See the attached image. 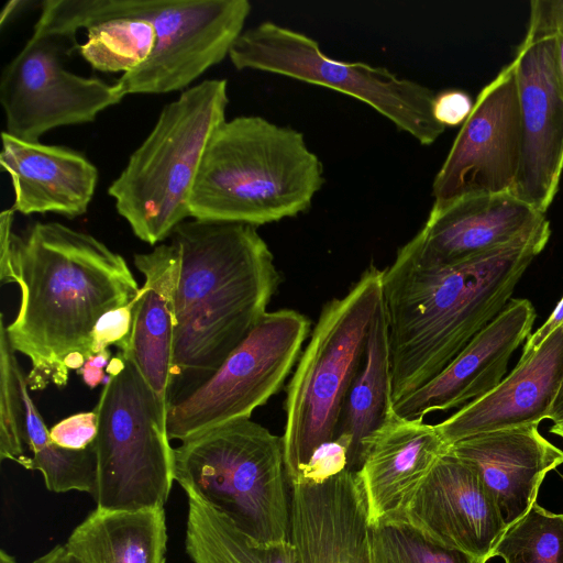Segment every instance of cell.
<instances>
[{
    "mask_svg": "<svg viewBox=\"0 0 563 563\" xmlns=\"http://www.w3.org/2000/svg\"><path fill=\"white\" fill-rule=\"evenodd\" d=\"M250 13L247 0H47L42 20L48 32L75 40L80 29L125 14L148 19L156 44L114 84L124 98L189 88L229 56Z\"/></svg>",
    "mask_w": 563,
    "mask_h": 563,
    "instance_id": "5b68a950",
    "label": "cell"
},
{
    "mask_svg": "<svg viewBox=\"0 0 563 563\" xmlns=\"http://www.w3.org/2000/svg\"><path fill=\"white\" fill-rule=\"evenodd\" d=\"M26 378L22 384L24 407V440L32 452L33 470L38 471L49 492L67 493L71 490L95 494L97 482V461L93 445L80 451L63 449L56 445L49 435L32 397Z\"/></svg>",
    "mask_w": 563,
    "mask_h": 563,
    "instance_id": "4316f807",
    "label": "cell"
},
{
    "mask_svg": "<svg viewBox=\"0 0 563 563\" xmlns=\"http://www.w3.org/2000/svg\"><path fill=\"white\" fill-rule=\"evenodd\" d=\"M505 563H563V514L537 501L509 526L493 551Z\"/></svg>",
    "mask_w": 563,
    "mask_h": 563,
    "instance_id": "f1b7e54d",
    "label": "cell"
},
{
    "mask_svg": "<svg viewBox=\"0 0 563 563\" xmlns=\"http://www.w3.org/2000/svg\"><path fill=\"white\" fill-rule=\"evenodd\" d=\"M563 380V327L530 355L520 356L510 374L489 393L437 423L449 445L489 431L539 424Z\"/></svg>",
    "mask_w": 563,
    "mask_h": 563,
    "instance_id": "ffe728a7",
    "label": "cell"
},
{
    "mask_svg": "<svg viewBox=\"0 0 563 563\" xmlns=\"http://www.w3.org/2000/svg\"><path fill=\"white\" fill-rule=\"evenodd\" d=\"M530 21L551 33L554 40V54L556 71L563 88V30L554 27L543 21L533 10L530 9Z\"/></svg>",
    "mask_w": 563,
    "mask_h": 563,
    "instance_id": "74e56055",
    "label": "cell"
},
{
    "mask_svg": "<svg viewBox=\"0 0 563 563\" xmlns=\"http://www.w3.org/2000/svg\"><path fill=\"white\" fill-rule=\"evenodd\" d=\"M428 540L486 563L507 529L477 471L449 451L396 520Z\"/></svg>",
    "mask_w": 563,
    "mask_h": 563,
    "instance_id": "9a60e30c",
    "label": "cell"
},
{
    "mask_svg": "<svg viewBox=\"0 0 563 563\" xmlns=\"http://www.w3.org/2000/svg\"><path fill=\"white\" fill-rule=\"evenodd\" d=\"M371 563H481L461 551L441 547L402 521L371 528Z\"/></svg>",
    "mask_w": 563,
    "mask_h": 563,
    "instance_id": "4dcf8cb0",
    "label": "cell"
},
{
    "mask_svg": "<svg viewBox=\"0 0 563 563\" xmlns=\"http://www.w3.org/2000/svg\"><path fill=\"white\" fill-rule=\"evenodd\" d=\"M14 212L0 213V279L21 291L8 340L31 362L30 390L64 387L65 360L90 357L99 318L134 299L140 287L125 258L93 235L58 222H35L16 234Z\"/></svg>",
    "mask_w": 563,
    "mask_h": 563,
    "instance_id": "6da1fadb",
    "label": "cell"
},
{
    "mask_svg": "<svg viewBox=\"0 0 563 563\" xmlns=\"http://www.w3.org/2000/svg\"><path fill=\"white\" fill-rule=\"evenodd\" d=\"M521 158V110L512 59L478 93L432 183L434 200L511 191Z\"/></svg>",
    "mask_w": 563,
    "mask_h": 563,
    "instance_id": "4fadbf2b",
    "label": "cell"
},
{
    "mask_svg": "<svg viewBox=\"0 0 563 563\" xmlns=\"http://www.w3.org/2000/svg\"><path fill=\"white\" fill-rule=\"evenodd\" d=\"M1 169L14 192L12 209L24 216L76 218L88 211L98 184L97 167L81 153L1 133Z\"/></svg>",
    "mask_w": 563,
    "mask_h": 563,
    "instance_id": "7402d4cb",
    "label": "cell"
},
{
    "mask_svg": "<svg viewBox=\"0 0 563 563\" xmlns=\"http://www.w3.org/2000/svg\"><path fill=\"white\" fill-rule=\"evenodd\" d=\"M24 1L12 0L7 2V4L2 9V13L0 15V25L3 26L5 21L10 19L19 9L21 4H24Z\"/></svg>",
    "mask_w": 563,
    "mask_h": 563,
    "instance_id": "60d3db41",
    "label": "cell"
},
{
    "mask_svg": "<svg viewBox=\"0 0 563 563\" xmlns=\"http://www.w3.org/2000/svg\"><path fill=\"white\" fill-rule=\"evenodd\" d=\"M0 563H18L15 559L4 550L0 551Z\"/></svg>",
    "mask_w": 563,
    "mask_h": 563,
    "instance_id": "7bdbcfd3",
    "label": "cell"
},
{
    "mask_svg": "<svg viewBox=\"0 0 563 563\" xmlns=\"http://www.w3.org/2000/svg\"><path fill=\"white\" fill-rule=\"evenodd\" d=\"M530 9L548 24L563 30V0H533Z\"/></svg>",
    "mask_w": 563,
    "mask_h": 563,
    "instance_id": "8d00e7d4",
    "label": "cell"
},
{
    "mask_svg": "<svg viewBox=\"0 0 563 563\" xmlns=\"http://www.w3.org/2000/svg\"><path fill=\"white\" fill-rule=\"evenodd\" d=\"M229 58L239 70L276 74L357 99L422 145L446 129L433 115L437 93L429 87L383 67L329 57L314 38L272 21L243 31Z\"/></svg>",
    "mask_w": 563,
    "mask_h": 563,
    "instance_id": "30bf717a",
    "label": "cell"
},
{
    "mask_svg": "<svg viewBox=\"0 0 563 563\" xmlns=\"http://www.w3.org/2000/svg\"><path fill=\"white\" fill-rule=\"evenodd\" d=\"M473 103L467 93L461 90H445L435 95L433 115L442 125L453 126L463 123Z\"/></svg>",
    "mask_w": 563,
    "mask_h": 563,
    "instance_id": "836d02e7",
    "label": "cell"
},
{
    "mask_svg": "<svg viewBox=\"0 0 563 563\" xmlns=\"http://www.w3.org/2000/svg\"><path fill=\"white\" fill-rule=\"evenodd\" d=\"M550 432L563 439V419L553 422L552 427L550 428Z\"/></svg>",
    "mask_w": 563,
    "mask_h": 563,
    "instance_id": "b9f144b4",
    "label": "cell"
},
{
    "mask_svg": "<svg viewBox=\"0 0 563 563\" xmlns=\"http://www.w3.org/2000/svg\"><path fill=\"white\" fill-rule=\"evenodd\" d=\"M169 239L179 255L172 395L208 377L246 338L280 276L255 227L192 219Z\"/></svg>",
    "mask_w": 563,
    "mask_h": 563,
    "instance_id": "3957f363",
    "label": "cell"
},
{
    "mask_svg": "<svg viewBox=\"0 0 563 563\" xmlns=\"http://www.w3.org/2000/svg\"><path fill=\"white\" fill-rule=\"evenodd\" d=\"M561 389H563V380H562V383H561V386H560V389H559V390H561ZM558 393H559V391H558Z\"/></svg>",
    "mask_w": 563,
    "mask_h": 563,
    "instance_id": "ee69618b",
    "label": "cell"
},
{
    "mask_svg": "<svg viewBox=\"0 0 563 563\" xmlns=\"http://www.w3.org/2000/svg\"><path fill=\"white\" fill-rule=\"evenodd\" d=\"M553 422L563 419V389L559 390L548 415Z\"/></svg>",
    "mask_w": 563,
    "mask_h": 563,
    "instance_id": "ab89813d",
    "label": "cell"
},
{
    "mask_svg": "<svg viewBox=\"0 0 563 563\" xmlns=\"http://www.w3.org/2000/svg\"><path fill=\"white\" fill-rule=\"evenodd\" d=\"M545 218L511 191L434 200L421 230L398 252L423 266H450L514 240Z\"/></svg>",
    "mask_w": 563,
    "mask_h": 563,
    "instance_id": "2e32d148",
    "label": "cell"
},
{
    "mask_svg": "<svg viewBox=\"0 0 563 563\" xmlns=\"http://www.w3.org/2000/svg\"><path fill=\"white\" fill-rule=\"evenodd\" d=\"M98 429L96 411L69 416L49 429L52 441L67 450L80 451L92 445Z\"/></svg>",
    "mask_w": 563,
    "mask_h": 563,
    "instance_id": "d6a6232c",
    "label": "cell"
},
{
    "mask_svg": "<svg viewBox=\"0 0 563 563\" xmlns=\"http://www.w3.org/2000/svg\"><path fill=\"white\" fill-rule=\"evenodd\" d=\"M382 278L383 271L371 265L343 297L321 309L287 387L282 439L288 482L318 446L336 437L382 301Z\"/></svg>",
    "mask_w": 563,
    "mask_h": 563,
    "instance_id": "ba28073f",
    "label": "cell"
},
{
    "mask_svg": "<svg viewBox=\"0 0 563 563\" xmlns=\"http://www.w3.org/2000/svg\"><path fill=\"white\" fill-rule=\"evenodd\" d=\"M514 60L521 110V158L511 192L545 214L563 174V88L551 33L529 20Z\"/></svg>",
    "mask_w": 563,
    "mask_h": 563,
    "instance_id": "5bb4252c",
    "label": "cell"
},
{
    "mask_svg": "<svg viewBox=\"0 0 563 563\" xmlns=\"http://www.w3.org/2000/svg\"><path fill=\"white\" fill-rule=\"evenodd\" d=\"M324 183L301 132L260 115L227 120L203 155L191 219L258 227L306 212Z\"/></svg>",
    "mask_w": 563,
    "mask_h": 563,
    "instance_id": "277c9868",
    "label": "cell"
},
{
    "mask_svg": "<svg viewBox=\"0 0 563 563\" xmlns=\"http://www.w3.org/2000/svg\"><path fill=\"white\" fill-rule=\"evenodd\" d=\"M228 104L225 79L183 90L110 184L117 212L141 241L156 245L190 218L191 191L206 150L227 121Z\"/></svg>",
    "mask_w": 563,
    "mask_h": 563,
    "instance_id": "8992f818",
    "label": "cell"
},
{
    "mask_svg": "<svg viewBox=\"0 0 563 563\" xmlns=\"http://www.w3.org/2000/svg\"><path fill=\"white\" fill-rule=\"evenodd\" d=\"M295 563H371V527L355 471L289 481Z\"/></svg>",
    "mask_w": 563,
    "mask_h": 563,
    "instance_id": "e0dca14e",
    "label": "cell"
},
{
    "mask_svg": "<svg viewBox=\"0 0 563 563\" xmlns=\"http://www.w3.org/2000/svg\"><path fill=\"white\" fill-rule=\"evenodd\" d=\"M550 236L545 218L503 245L442 267L397 251L382 278L394 404L439 375L501 312Z\"/></svg>",
    "mask_w": 563,
    "mask_h": 563,
    "instance_id": "7a4b0ae2",
    "label": "cell"
},
{
    "mask_svg": "<svg viewBox=\"0 0 563 563\" xmlns=\"http://www.w3.org/2000/svg\"><path fill=\"white\" fill-rule=\"evenodd\" d=\"M134 265L145 280L134 306L128 346L120 352L135 364L166 416L174 379L179 255L170 242L162 243L148 253L135 254Z\"/></svg>",
    "mask_w": 563,
    "mask_h": 563,
    "instance_id": "603a6c76",
    "label": "cell"
},
{
    "mask_svg": "<svg viewBox=\"0 0 563 563\" xmlns=\"http://www.w3.org/2000/svg\"><path fill=\"white\" fill-rule=\"evenodd\" d=\"M136 300L137 295L126 305L114 308L99 318L91 333V355L108 350L111 344L119 351L126 349Z\"/></svg>",
    "mask_w": 563,
    "mask_h": 563,
    "instance_id": "1f68e13d",
    "label": "cell"
},
{
    "mask_svg": "<svg viewBox=\"0 0 563 563\" xmlns=\"http://www.w3.org/2000/svg\"><path fill=\"white\" fill-rule=\"evenodd\" d=\"M537 312L530 300L511 298L501 312L434 378L394 404L406 419L461 408L495 388L514 352L532 333Z\"/></svg>",
    "mask_w": 563,
    "mask_h": 563,
    "instance_id": "ac0fdd59",
    "label": "cell"
},
{
    "mask_svg": "<svg viewBox=\"0 0 563 563\" xmlns=\"http://www.w3.org/2000/svg\"><path fill=\"white\" fill-rule=\"evenodd\" d=\"M26 375L11 347L3 314L0 316V459L33 470V460L25 453L24 407L22 384Z\"/></svg>",
    "mask_w": 563,
    "mask_h": 563,
    "instance_id": "f546056e",
    "label": "cell"
},
{
    "mask_svg": "<svg viewBox=\"0 0 563 563\" xmlns=\"http://www.w3.org/2000/svg\"><path fill=\"white\" fill-rule=\"evenodd\" d=\"M174 479L261 544L290 541V490L283 439L251 419L174 448Z\"/></svg>",
    "mask_w": 563,
    "mask_h": 563,
    "instance_id": "52a82bcc",
    "label": "cell"
},
{
    "mask_svg": "<svg viewBox=\"0 0 563 563\" xmlns=\"http://www.w3.org/2000/svg\"><path fill=\"white\" fill-rule=\"evenodd\" d=\"M31 563H75L65 544H58Z\"/></svg>",
    "mask_w": 563,
    "mask_h": 563,
    "instance_id": "f35d334b",
    "label": "cell"
},
{
    "mask_svg": "<svg viewBox=\"0 0 563 563\" xmlns=\"http://www.w3.org/2000/svg\"><path fill=\"white\" fill-rule=\"evenodd\" d=\"M538 427L489 431L449 448L451 454L477 471L507 528L537 501L547 474L563 464V451L541 435Z\"/></svg>",
    "mask_w": 563,
    "mask_h": 563,
    "instance_id": "44dd1931",
    "label": "cell"
},
{
    "mask_svg": "<svg viewBox=\"0 0 563 563\" xmlns=\"http://www.w3.org/2000/svg\"><path fill=\"white\" fill-rule=\"evenodd\" d=\"M394 409L388 327L383 299L372 321L363 363L347 391L336 437L350 442L349 465L356 471L365 442Z\"/></svg>",
    "mask_w": 563,
    "mask_h": 563,
    "instance_id": "d4e9b609",
    "label": "cell"
},
{
    "mask_svg": "<svg viewBox=\"0 0 563 563\" xmlns=\"http://www.w3.org/2000/svg\"><path fill=\"white\" fill-rule=\"evenodd\" d=\"M111 353L108 350L92 354L86 360L84 365L77 371V374L82 377L84 383L90 387L96 388L100 384L108 382L109 375L104 371L107 368Z\"/></svg>",
    "mask_w": 563,
    "mask_h": 563,
    "instance_id": "e575fe53",
    "label": "cell"
},
{
    "mask_svg": "<svg viewBox=\"0 0 563 563\" xmlns=\"http://www.w3.org/2000/svg\"><path fill=\"white\" fill-rule=\"evenodd\" d=\"M310 331L292 309L266 312L246 338L202 380L170 395L169 440L185 441L210 429L251 419L282 388Z\"/></svg>",
    "mask_w": 563,
    "mask_h": 563,
    "instance_id": "8fae6325",
    "label": "cell"
},
{
    "mask_svg": "<svg viewBox=\"0 0 563 563\" xmlns=\"http://www.w3.org/2000/svg\"><path fill=\"white\" fill-rule=\"evenodd\" d=\"M449 445L435 424L395 410L365 442L356 472L371 528L398 520Z\"/></svg>",
    "mask_w": 563,
    "mask_h": 563,
    "instance_id": "d6986e66",
    "label": "cell"
},
{
    "mask_svg": "<svg viewBox=\"0 0 563 563\" xmlns=\"http://www.w3.org/2000/svg\"><path fill=\"white\" fill-rule=\"evenodd\" d=\"M561 327H563V297L558 302L547 321L526 340L521 356H528L533 353L549 335Z\"/></svg>",
    "mask_w": 563,
    "mask_h": 563,
    "instance_id": "d590c367",
    "label": "cell"
},
{
    "mask_svg": "<svg viewBox=\"0 0 563 563\" xmlns=\"http://www.w3.org/2000/svg\"><path fill=\"white\" fill-rule=\"evenodd\" d=\"M188 497L185 550L192 563H295L291 542L261 544L194 492Z\"/></svg>",
    "mask_w": 563,
    "mask_h": 563,
    "instance_id": "484cf974",
    "label": "cell"
},
{
    "mask_svg": "<svg viewBox=\"0 0 563 563\" xmlns=\"http://www.w3.org/2000/svg\"><path fill=\"white\" fill-rule=\"evenodd\" d=\"M95 408L92 443L97 507L119 510L164 508L174 483V448L166 416L135 364L120 351Z\"/></svg>",
    "mask_w": 563,
    "mask_h": 563,
    "instance_id": "9c48e42d",
    "label": "cell"
},
{
    "mask_svg": "<svg viewBox=\"0 0 563 563\" xmlns=\"http://www.w3.org/2000/svg\"><path fill=\"white\" fill-rule=\"evenodd\" d=\"M167 539L164 508L97 507L65 545L75 563H166Z\"/></svg>",
    "mask_w": 563,
    "mask_h": 563,
    "instance_id": "cb8c5ba5",
    "label": "cell"
},
{
    "mask_svg": "<svg viewBox=\"0 0 563 563\" xmlns=\"http://www.w3.org/2000/svg\"><path fill=\"white\" fill-rule=\"evenodd\" d=\"M78 47L63 37L32 33L1 73L5 132L40 142L55 128L93 122L123 99L114 84L64 67V56Z\"/></svg>",
    "mask_w": 563,
    "mask_h": 563,
    "instance_id": "7c38bea8",
    "label": "cell"
},
{
    "mask_svg": "<svg viewBox=\"0 0 563 563\" xmlns=\"http://www.w3.org/2000/svg\"><path fill=\"white\" fill-rule=\"evenodd\" d=\"M79 45L80 56L96 70L126 74L142 65L156 44L155 25L146 18L125 14L91 25Z\"/></svg>",
    "mask_w": 563,
    "mask_h": 563,
    "instance_id": "83f0119b",
    "label": "cell"
}]
</instances>
